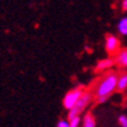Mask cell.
I'll list each match as a JSON object with an SVG mask.
<instances>
[{"label":"cell","instance_id":"obj_1","mask_svg":"<svg viewBox=\"0 0 127 127\" xmlns=\"http://www.w3.org/2000/svg\"><path fill=\"white\" fill-rule=\"evenodd\" d=\"M118 74L116 72H108L98 80L97 85L94 89V94L96 100L98 98H109L110 95L115 93L118 84Z\"/></svg>","mask_w":127,"mask_h":127},{"label":"cell","instance_id":"obj_10","mask_svg":"<svg viewBox=\"0 0 127 127\" xmlns=\"http://www.w3.org/2000/svg\"><path fill=\"white\" fill-rule=\"evenodd\" d=\"M118 123L120 125V127H127V116H125V115L119 116Z\"/></svg>","mask_w":127,"mask_h":127},{"label":"cell","instance_id":"obj_6","mask_svg":"<svg viewBox=\"0 0 127 127\" xmlns=\"http://www.w3.org/2000/svg\"><path fill=\"white\" fill-rule=\"evenodd\" d=\"M115 64V60L111 59V57H108V59H103L101 60L100 62L96 64L95 66V71L98 72V71H106V70H110L112 68V65Z\"/></svg>","mask_w":127,"mask_h":127},{"label":"cell","instance_id":"obj_4","mask_svg":"<svg viewBox=\"0 0 127 127\" xmlns=\"http://www.w3.org/2000/svg\"><path fill=\"white\" fill-rule=\"evenodd\" d=\"M104 47H105V50L108 52V54L116 55L120 50V40L115 34H106Z\"/></svg>","mask_w":127,"mask_h":127},{"label":"cell","instance_id":"obj_3","mask_svg":"<svg viewBox=\"0 0 127 127\" xmlns=\"http://www.w3.org/2000/svg\"><path fill=\"white\" fill-rule=\"evenodd\" d=\"M92 101V94L88 92H85L84 95L80 97V100L78 101V103L76 104L73 109H71L70 111H68V120L76 118V117H79L80 113L83 112L85 108H87V105L89 104V102Z\"/></svg>","mask_w":127,"mask_h":127},{"label":"cell","instance_id":"obj_2","mask_svg":"<svg viewBox=\"0 0 127 127\" xmlns=\"http://www.w3.org/2000/svg\"><path fill=\"white\" fill-rule=\"evenodd\" d=\"M84 93H85V91H84V88L81 86H78L76 88L69 91V92L65 94L64 98H63V101H62L63 106H64L68 111H70L71 109H73L74 106H76V104L78 103V101L80 100V97L84 95Z\"/></svg>","mask_w":127,"mask_h":127},{"label":"cell","instance_id":"obj_9","mask_svg":"<svg viewBox=\"0 0 127 127\" xmlns=\"http://www.w3.org/2000/svg\"><path fill=\"white\" fill-rule=\"evenodd\" d=\"M117 30H118L119 34L125 35V37L127 35V16L119 20L118 24H117Z\"/></svg>","mask_w":127,"mask_h":127},{"label":"cell","instance_id":"obj_12","mask_svg":"<svg viewBox=\"0 0 127 127\" xmlns=\"http://www.w3.org/2000/svg\"><path fill=\"white\" fill-rule=\"evenodd\" d=\"M57 127H70V123L69 120H65V119H61L57 123Z\"/></svg>","mask_w":127,"mask_h":127},{"label":"cell","instance_id":"obj_8","mask_svg":"<svg viewBox=\"0 0 127 127\" xmlns=\"http://www.w3.org/2000/svg\"><path fill=\"white\" fill-rule=\"evenodd\" d=\"M117 89L123 92L127 89V72L121 73L118 77V84H117Z\"/></svg>","mask_w":127,"mask_h":127},{"label":"cell","instance_id":"obj_13","mask_svg":"<svg viewBox=\"0 0 127 127\" xmlns=\"http://www.w3.org/2000/svg\"><path fill=\"white\" fill-rule=\"evenodd\" d=\"M121 9L124 12H127V0H123L121 1Z\"/></svg>","mask_w":127,"mask_h":127},{"label":"cell","instance_id":"obj_7","mask_svg":"<svg viewBox=\"0 0 127 127\" xmlns=\"http://www.w3.org/2000/svg\"><path fill=\"white\" fill-rule=\"evenodd\" d=\"M96 126V121H95L94 116L91 112H87L83 119V127H95Z\"/></svg>","mask_w":127,"mask_h":127},{"label":"cell","instance_id":"obj_5","mask_svg":"<svg viewBox=\"0 0 127 127\" xmlns=\"http://www.w3.org/2000/svg\"><path fill=\"white\" fill-rule=\"evenodd\" d=\"M115 63L120 68L127 69V48H123L115 55Z\"/></svg>","mask_w":127,"mask_h":127},{"label":"cell","instance_id":"obj_11","mask_svg":"<svg viewBox=\"0 0 127 127\" xmlns=\"http://www.w3.org/2000/svg\"><path fill=\"white\" fill-rule=\"evenodd\" d=\"M69 123H70V127H79L80 117H76V118L71 119V120H69Z\"/></svg>","mask_w":127,"mask_h":127}]
</instances>
